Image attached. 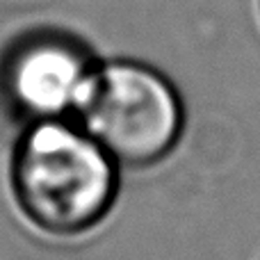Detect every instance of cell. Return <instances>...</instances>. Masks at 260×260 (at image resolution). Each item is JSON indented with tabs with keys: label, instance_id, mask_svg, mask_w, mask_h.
<instances>
[{
	"label": "cell",
	"instance_id": "obj_3",
	"mask_svg": "<svg viewBox=\"0 0 260 260\" xmlns=\"http://www.w3.org/2000/svg\"><path fill=\"white\" fill-rule=\"evenodd\" d=\"M96 64L89 50L69 35H23L0 59V91L12 112L27 123L76 119Z\"/></svg>",
	"mask_w": 260,
	"mask_h": 260
},
{
	"label": "cell",
	"instance_id": "obj_2",
	"mask_svg": "<svg viewBox=\"0 0 260 260\" xmlns=\"http://www.w3.org/2000/svg\"><path fill=\"white\" fill-rule=\"evenodd\" d=\"M121 167H153L176 148L185 128V108L174 82L135 59L96 64L76 114Z\"/></svg>",
	"mask_w": 260,
	"mask_h": 260
},
{
	"label": "cell",
	"instance_id": "obj_1",
	"mask_svg": "<svg viewBox=\"0 0 260 260\" xmlns=\"http://www.w3.org/2000/svg\"><path fill=\"white\" fill-rule=\"evenodd\" d=\"M119 165L76 119L27 123L12 153L9 180L21 212L55 238L101 224L119 197Z\"/></svg>",
	"mask_w": 260,
	"mask_h": 260
}]
</instances>
